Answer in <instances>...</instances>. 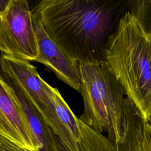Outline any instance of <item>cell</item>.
I'll return each mask as SVG.
<instances>
[{
	"label": "cell",
	"mask_w": 151,
	"mask_h": 151,
	"mask_svg": "<svg viewBox=\"0 0 151 151\" xmlns=\"http://www.w3.org/2000/svg\"><path fill=\"white\" fill-rule=\"evenodd\" d=\"M127 1L42 0L33 11L50 38L78 63H106L111 35L128 10Z\"/></svg>",
	"instance_id": "cell-1"
},
{
	"label": "cell",
	"mask_w": 151,
	"mask_h": 151,
	"mask_svg": "<svg viewBox=\"0 0 151 151\" xmlns=\"http://www.w3.org/2000/svg\"><path fill=\"white\" fill-rule=\"evenodd\" d=\"M106 63L147 121L151 117L150 43L136 19L127 11L108 42Z\"/></svg>",
	"instance_id": "cell-2"
},
{
	"label": "cell",
	"mask_w": 151,
	"mask_h": 151,
	"mask_svg": "<svg viewBox=\"0 0 151 151\" xmlns=\"http://www.w3.org/2000/svg\"><path fill=\"white\" fill-rule=\"evenodd\" d=\"M84 111L78 119L113 143L124 133V90L106 63H78Z\"/></svg>",
	"instance_id": "cell-3"
},
{
	"label": "cell",
	"mask_w": 151,
	"mask_h": 151,
	"mask_svg": "<svg viewBox=\"0 0 151 151\" xmlns=\"http://www.w3.org/2000/svg\"><path fill=\"white\" fill-rule=\"evenodd\" d=\"M0 51L6 55L24 61L38 57L32 11L25 0H10L0 16Z\"/></svg>",
	"instance_id": "cell-4"
},
{
	"label": "cell",
	"mask_w": 151,
	"mask_h": 151,
	"mask_svg": "<svg viewBox=\"0 0 151 151\" xmlns=\"http://www.w3.org/2000/svg\"><path fill=\"white\" fill-rule=\"evenodd\" d=\"M146 119L128 97H125L124 106V133L116 144L79 120L81 139L80 151H143V128Z\"/></svg>",
	"instance_id": "cell-5"
},
{
	"label": "cell",
	"mask_w": 151,
	"mask_h": 151,
	"mask_svg": "<svg viewBox=\"0 0 151 151\" xmlns=\"http://www.w3.org/2000/svg\"><path fill=\"white\" fill-rule=\"evenodd\" d=\"M2 69L14 78L42 115L46 123L53 132L56 124V115L50 87L29 61L3 55Z\"/></svg>",
	"instance_id": "cell-6"
},
{
	"label": "cell",
	"mask_w": 151,
	"mask_h": 151,
	"mask_svg": "<svg viewBox=\"0 0 151 151\" xmlns=\"http://www.w3.org/2000/svg\"><path fill=\"white\" fill-rule=\"evenodd\" d=\"M32 21L38 50V57L35 61L45 65L58 78L79 91L78 62L65 55L50 38L33 11Z\"/></svg>",
	"instance_id": "cell-7"
},
{
	"label": "cell",
	"mask_w": 151,
	"mask_h": 151,
	"mask_svg": "<svg viewBox=\"0 0 151 151\" xmlns=\"http://www.w3.org/2000/svg\"><path fill=\"white\" fill-rule=\"evenodd\" d=\"M0 136L29 151H38L19 106L0 78Z\"/></svg>",
	"instance_id": "cell-8"
},
{
	"label": "cell",
	"mask_w": 151,
	"mask_h": 151,
	"mask_svg": "<svg viewBox=\"0 0 151 151\" xmlns=\"http://www.w3.org/2000/svg\"><path fill=\"white\" fill-rule=\"evenodd\" d=\"M128 11L151 41V0L129 1Z\"/></svg>",
	"instance_id": "cell-9"
},
{
	"label": "cell",
	"mask_w": 151,
	"mask_h": 151,
	"mask_svg": "<svg viewBox=\"0 0 151 151\" xmlns=\"http://www.w3.org/2000/svg\"><path fill=\"white\" fill-rule=\"evenodd\" d=\"M142 145L143 151H151V124L147 120L143 123Z\"/></svg>",
	"instance_id": "cell-10"
},
{
	"label": "cell",
	"mask_w": 151,
	"mask_h": 151,
	"mask_svg": "<svg viewBox=\"0 0 151 151\" xmlns=\"http://www.w3.org/2000/svg\"><path fill=\"white\" fill-rule=\"evenodd\" d=\"M0 151H29L0 136Z\"/></svg>",
	"instance_id": "cell-11"
},
{
	"label": "cell",
	"mask_w": 151,
	"mask_h": 151,
	"mask_svg": "<svg viewBox=\"0 0 151 151\" xmlns=\"http://www.w3.org/2000/svg\"><path fill=\"white\" fill-rule=\"evenodd\" d=\"M10 0H0V16L5 12Z\"/></svg>",
	"instance_id": "cell-12"
},
{
	"label": "cell",
	"mask_w": 151,
	"mask_h": 151,
	"mask_svg": "<svg viewBox=\"0 0 151 151\" xmlns=\"http://www.w3.org/2000/svg\"><path fill=\"white\" fill-rule=\"evenodd\" d=\"M3 55L4 54L0 51V78H2L4 73L2 71V58H3Z\"/></svg>",
	"instance_id": "cell-13"
},
{
	"label": "cell",
	"mask_w": 151,
	"mask_h": 151,
	"mask_svg": "<svg viewBox=\"0 0 151 151\" xmlns=\"http://www.w3.org/2000/svg\"><path fill=\"white\" fill-rule=\"evenodd\" d=\"M58 139V145L60 146V149H61V151H67V150L65 149V148L64 147L63 145L62 144V143L60 141V140L58 139V138L57 137Z\"/></svg>",
	"instance_id": "cell-14"
},
{
	"label": "cell",
	"mask_w": 151,
	"mask_h": 151,
	"mask_svg": "<svg viewBox=\"0 0 151 151\" xmlns=\"http://www.w3.org/2000/svg\"><path fill=\"white\" fill-rule=\"evenodd\" d=\"M149 43H150V61H151V41L150 40H149Z\"/></svg>",
	"instance_id": "cell-15"
},
{
	"label": "cell",
	"mask_w": 151,
	"mask_h": 151,
	"mask_svg": "<svg viewBox=\"0 0 151 151\" xmlns=\"http://www.w3.org/2000/svg\"><path fill=\"white\" fill-rule=\"evenodd\" d=\"M148 122H149V123L151 124V117H150V119H149V120H148Z\"/></svg>",
	"instance_id": "cell-16"
}]
</instances>
